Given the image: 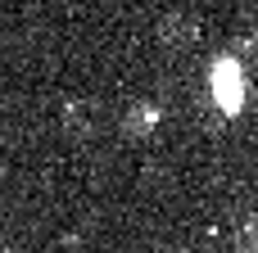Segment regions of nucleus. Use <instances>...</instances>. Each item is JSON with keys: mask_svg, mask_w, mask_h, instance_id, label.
I'll use <instances>...</instances> for the list:
<instances>
[{"mask_svg": "<svg viewBox=\"0 0 258 253\" xmlns=\"http://www.w3.org/2000/svg\"><path fill=\"white\" fill-rule=\"evenodd\" d=\"M213 86H218V100H222V109H240V95H245V86H240V72H236V63H222V68H218V77H213Z\"/></svg>", "mask_w": 258, "mask_h": 253, "instance_id": "obj_1", "label": "nucleus"}, {"mask_svg": "<svg viewBox=\"0 0 258 253\" xmlns=\"http://www.w3.org/2000/svg\"><path fill=\"white\" fill-rule=\"evenodd\" d=\"M231 253H258V213L240 226V235H236V249Z\"/></svg>", "mask_w": 258, "mask_h": 253, "instance_id": "obj_2", "label": "nucleus"}]
</instances>
